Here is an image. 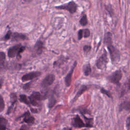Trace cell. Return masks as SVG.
Returning a JSON list of instances; mask_svg holds the SVG:
<instances>
[{
    "mask_svg": "<svg viewBox=\"0 0 130 130\" xmlns=\"http://www.w3.org/2000/svg\"><path fill=\"white\" fill-rule=\"evenodd\" d=\"M108 51L110 53V58L113 63L117 62L120 58V53L119 50L115 48L112 44L107 46Z\"/></svg>",
    "mask_w": 130,
    "mask_h": 130,
    "instance_id": "6da1fadb",
    "label": "cell"
},
{
    "mask_svg": "<svg viewBox=\"0 0 130 130\" xmlns=\"http://www.w3.org/2000/svg\"><path fill=\"white\" fill-rule=\"evenodd\" d=\"M55 8L60 10H66L71 14H73L76 12L77 5L74 1H71L68 3L56 6Z\"/></svg>",
    "mask_w": 130,
    "mask_h": 130,
    "instance_id": "7a4b0ae2",
    "label": "cell"
},
{
    "mask_svg": "<svg viewBox=\"0 0 130 130\" xmlns=\"http://www.w3.org/2000/svg\"><path fill=\"white\" fill-rule=\"evenodd\" d=\"M108 62V58L107 56V53L106 51L104 50V53L98 58V59L96 62L95 64L96 67L98 69L102 70L105 68Z\"/></svg>",
    "mask_w": 130,
    "mask_h": 130,
    "instance_id": "3957f363",
    "label": "cell"
},
{
    "mask_svg": "<svg viewBox=\"0 0 130 130\" xmlns=\"http://www.w3.org/2000/svg\"><path fill=\"white\" fill-rule=\"evenodd\" d=\"M30 104L33 106H38L39 102L43 99V96L37 91L33 92L28 98Z\"/></svg>",
    "mask_w": 130,
    "mask_h": 130,
    "instance_id": "277c9868",
    "label": "cell"
},
{
    "mask_svg": "<svg viewBox=\"0 0 130 130\" xmlns=\"http://www.w3.org/2000/svg\"><path fill=\"white\" fill-rule=\"evenodd\" d=\"M122 77V73L120 70H116L113 72L109 77V80L110 82L119 85L120 80Z\"/></svg>",
    "mask_w": 130,
    "mask_h": 130,
    "instance_id": "5b68a950",
    "label": "cell"
},
{
    "mask_svg": "<svg viewBox=\"0 0 130 130\" xmlns=\"http://www.w3.org/2000/svg\"><path fill=\"white\" fill-rule=\"evenodd\" d=\"M41 73L38 71L31 72L30 73L24 75L21 78V80L23 82L31 80H32L33 79H35L39 77V76L41 75Z\"/></svg>",
    "mask_w": 130,
    "mask_h": 130,
    "instance_id": "8992f818",
    "label": "cell"
},
{
    "mask_svg": "<svg viewBox=\"0 0 130 130\" xmlns=\"http://www.w3.org/2000/svg\"><path fill=\"white\" fill-rule=\"evenodd\" d=\"M55 80V76L53 74H49L45 77L43 80L41 85L43 87H46L48 86L51 85Z\"/></svg>",
    "mask_w": 130,
    "mask_h": 130,
    "instance_id": "52a82bcc",
    "label": "cell"
},
{
    "mask_svg": "<svg viewBox=\"0 0 130 130\" xmlns=\"http://www.w3.org/2000/svg\"><path fill=\"white\" fill-rule=\"evenodd\" d=\"M72 124L73 126L75 127L81 128L83 127H87L86 124L83 122L78 115H76L75 117L73 119Z\"/></svg>",
    "mask_w": 130,
    "mask_h": 130,
    "instance_id": "ba28073f",
    "label": "cell"
},
{
    "mask_svg": "<svg viewBox=\"0 0 130 130\" xmlns=\"http://www.w3.org/2000/svg\"><path fill=\"white\" fill-rule=\"evenodd\" d=\"M77 65V62L75 61L71 69L70 70V72L68 73V74L67 75V76H66L65 78H64V81H65V84L66 86L67 87H69L71 84V82H72V77L73 75V73L74 72V70L76 67Z\"/></svg>",
    "mask_w": 130,
    "mask_h": 130,
    "instance_id": "9c48e42d",
    "label": "cell"
},
{
    "mask_svg": "<svg viewBox=\"0 0 130 130\" xmlns=\"http://www.w3.org/2000/svg\"><path fill=\"white\" fill-rule=\"evenodd\" d=\"M21 45L20 44L14 45L10 48L8 51V55L10 58L14 57L17 56L18 51L21 47Z\"/></svg>",
    "mask_w": 130,
    "mask_h": 130,
    "instance_id": "30bf717a",
    "label": "cell"
},
{
    "mask_svg": "<svg viewBox=\"0 0 130 130\" xmlns=\"http://www.w3.org/2000/svg\"><path fill=\"white\" fill-rule=\"evenodd\" d=\"M26 39V36L22 34H20L18 32H14L12 34L11 40L12 41H23Z\"/></svg>",
    "mask_w": 130,
    "mask_h": 130,
    "instance_id": "8fae6325",
    "label": "cell"
},
{
    "mask_svg": "<svg viewBox=\"0 0 130 130\" xmlns=\"http://www.w3.org/2000/svg\"><path fill=\"white\" fill-rule=\"evenodd\" d=\"M21 117H23V121L27 123L31 124L34 122L35 118L30 115V114L28 111L25 113L23 115H22Z\"/></svg>",
    "mask_w": 130,
    "mask_h": 130,
    "instance_id": "7c38bea8",
    "label": "cell"
},
{
    "mask_svg": "<svg viewBox=\"0 0 130 130\" xmlns=\"http://www.w3.org/2000/svg\"><path fill=\"white\" fill-rule=\"evenodd\" d=\"M87 89V86L85 85H82L80 88H79V89L78 90V91H77V92L76 93V95H75L74 98L73 99V100H72V103H73L75 102L76 101V100L81 96V95L85 91H86Z\"/></svg>",
    "mask_w": 130,
    "mask_h": 130,
    "instance_id": "4fadbf2b",
    "label": "cell"
},
{
    "mask_svg": "<svg viewBox=\"0 0 130 130\" xmlns=\"http://www.w3.org/2000/svg\"><path fill=\"white\" fill-rule=\"evenodd\" d=\"M104 43L106 45L112 44V35L110 32L105 34L104 38Z\"/></svg>",
    "mask_w": 130,
    "mask_h": 130,
    "instance_id": "5bb4252c",
    "label": "cell"
},
{
    "mask_svg": "<svg viewBox=\"0 0 130 130\" xmlns=\"http://www.w3.org/2000/svg\"><path fill=\"white\" fill-rule=\"evenodd\" d=\"M126 110L130 111V101H124L121 103L119 106V111Z\"/></svg>",
    "mask_w": 130,
    "mask_h": 130,
    "instance_id": "9a60e30c",
    "label": "cell"
},
{
    "mask_svg": "<svg viewBox=\"0 0 130 130\" xmlns=\"http://www.w3.org/2000/svg\"><path fill=\"white\" fill-rule=\"evenodd\" d=\"M6 55L4 52H0V71L5 67Z\"/></svg>",
    "mask_w": 130,
    "mask_h": 130,
    "instance_id": "2e32d148",
    "label": "cell"
},
{
    "mask_svg": "<svg viewBox=\"0 0 130 130\" xmlns=\"http://www.w3.org/2000/svg\"><path fill=\"white\" fill-rule=\"evenodd\" d=\"M56 101L54 97V96L53 94H51L49 96V100H48V107L49 109L52 108L56 104Z\"/></svg>",
    "mask_w": 130,
    "mask_h": 130,
    "instance_id": "e0dca14e",
    "label": "cell"
},
{
    "mask_svg": "<svg viewBox=\"0 0 130 130\" xmlns=\"http://www.w3.org/2000/svg\"><path fill=\"white\" fill-rule=\"evenodd\" d=\"M83 71L84 72V74L85 76H88L91 72V67L89 63H86L83 67Z\"/></svg>",
    "mask_w": 130,
    "mask_h": 130,
    "instance_id": "ac0fdd59",
    "label": "cell"
},
{
    "mask_svg": "<svg viewBox=\"0 0 130 130\" xmlns=\"http://www.w3.org/2000/svg\"><path fill=\"white\" fill-rule=\"evenodd\" d=\"M43 45V43L41 41H37L36 45H35V47L37 49V52L38 54H40L42 52Z\"/></svg>",
    "mask_w": 130,
    "mask_h": 130,
    "instance_id": "d6986e66",
    "label": "cell"
},
{
    "mask_svg": "<svg viewBox=\"0 0 130 130\" xmlns=\"http://www.w3.org/2000/svg\"><path fill=\"white\" fill-rule=\"evenodd\" d=\"M19 100L21 103H23L28 106L30 105L29 99H28L27 97L24 94H20L19 95Z\"/></svg>",
    "mask_w": 130,
    "mask_h": 130,
    "instance_id": "ffe728a7",
    "label": "cell"
},
{
    "mask_svg": "<svg viewBox=\"0 0 130 130\" xmlns=\"http://www.w3.org/2000/svg\"><path fill=\"white\" fill-rule=\"evenodd\" d=\"M17 101V96H16V95L15 94V93H12L11 94H10V101H11V107L9 108L8 109V112L10 111V109H11L12 107L13 106V105L15 104V103H16Z\"/></svg>",
    "mask_w": 130,
    "mask_h": 130,
    "instance_id": "44dd1931",
    "label": "cell"
},
{
    "mask_svg": "<svg viewBox=\"0 0 130 130\" xmlns=\"http://www.w3.org/2000/svg\"><path fill=\"white\" fill-rule=\"evenodd\" d=\"M80 24L82 26H85L87 24V19L86 14H84L82 16L79 21Z\"/></svg>",
    "mask_w": 130,
    "mask_h": 130,
    "instance_id": "7402d4cb",
    "label": "cell"
},
{
    "mask_svg": "<svg viewBox=\"0 0 130 130\" xmlns=\"http://www.w3.org/2000/svg\"><path fill=\"white\" fill-rule=\"evenodd\" d=\"M5 102L3 97L1 94H0V112H2L4 111L5 109Z\"/></svg>",
    "mask_w": 130,
    "mask_h": 130,
    "instance_id": "603a6c76",
    "label": "cell"
},
{
    "mask_svg": "<svg viewBox=\"0 0 130 130\" xmlns=\"http://www.w3.org/2000/svg\"><path fill=\"white\" fill-rule=\"evenodd\" d=\"M101 92L102 93H103V94H106L107 96H108L109 98H112V95H111V93H110V91H108V90H106V89H104V88H102L101 89Z\"/></svg>",
    "mask_w": 130,
    "mask_h": 130,
    "instance_id": "cb8c5ba5",
    "label": "cell"
},
{
    "mask_svg": "<svg viewBox=\"0 0 130 130\" xmlns=\"http://www.w3.org/2000/svg\"><path fill=\"white\" fill-rule=\"evenodd\" d=\"M12 31H11L10 30H8V32H7L6 35L4 37V39H5V40H9V39H10L11 37H12Z\"/></svg>",
    "mask_w": 130,
    "mask_h": 130,
    "instance_id": "d4e9b609",
    "label": "cell"
},
{
    "mask_svg": "<svg viewBox=\"0 0 130 130\" xmlns=\"http://www.w3.org/2000/svg\"><path fill=\"white\" fill-rule=\"evenodd\" d=\"M83 30V37L88 38L90 36V30L88 29H84Z\"/></svg>",
    "mask_w": 130,
    "mask_h": 130,
    "instance_id": "484cf974",
    "label": "cell"
},
{
    "mask_svg": "<svg viewBox=\"0 0 130 130\" xmlns=\"http://www.w3.org/2000/svg\"><path fill=\"white\" fill-rule=\"evenodd\" d=\"M125 125L127 130H130V116H129L126 119Z\"/></svg>",
    "mask_w": 130,
    "mask_h": 130,
    "instance_id": "4316f807",
    "label": "cell"
},
{
    "mask_svg": "<svg viewBox=\"0 0 130 130\" xmlns=\"http://www.w3.org/2000/svg\"><path fill=\"white\" fill-rule=\"evenodd\" d=\"M25 47H24V46H21V47L20 48V49H19V51H18V54H17V58H19V57H20V54H21V53H22V52H23V51L25 50Z\"/></svg>",
    "mask_w": 130,
    "mask_h": 130,
    "instance_id": "83f0119b",
    "label": "cell"
},
{
    "mask_svg": "<svg viewBox=\"0 0 130 130\" xmlns=\"http://www.w3.org/2000/svg\"><path fill=\"white\" fill-rule=\"evenodd\" d=\"M83 37V30L80 29L78 32V40H81Z\"/></svg>",
    "mask_w": 130,
    "mask_h": 130,
    "instance_id": "f1b7e54d",
    "label": "cell"
},
{
    "mask_svg": "<svg viewBox=\"0 0 130 130\" xmlns=\"http://www.w3.org/2000/svg\"><path fill=\"white\" fill-rule=\"evenodd\" d=\"M91 50V46L89 45H85L83 47V50L85 52H89Z\"/></svg>",
    "mask_w": 130,
    "mask_h": 130,
    "instance_id": "f546056e",
    "label": "cell"
},
{
    "mask_svg": "<svg viewBox=\"0 0 130 130\" xmlns=\"http://www.w3.org/2000/svg\"><path fill=\"white\" fill-rule=\"evenodd\" d=\"M3 83V79H0V88L2 87Z\"/></svg>",
    "mask_w": 130,
    "mask_h": 130,
    "instance_id": "4dcf8cb0",
    "label": "cell"
},
{
    "mask_svg": "<svg viewBox=\"0 0 130 130\" xmlns=\"http://www.w3.org/2000/svg\"><path fill=\"white\" fill-rule=\"evenodd\" d=\"M61 130H72V129L71 128H69V127H65Z\"/></svg>",
    "mask_w": 130,
    "mask_h": 130,
    "instance_id": "1f68e13d",
    "label": "cell"
},
{
    "mask_svg": "<svg viewBox=\"0 0 130 130\" xmlns=\"http://www.w3.org/2000/svg\"><path fill=\"white\" fill-rule=\"evenodd\" d=\"M19 130H27L26 127H24V126H22Z\"/></svg>",
    "mask_w": 130,
    "mask_h": 130,
    "instance_id": "d6a6232c",
    "label": "cell"
},
{
    "mask_svg": "<svg viewBox=\"0 0 130 130\" xmlns=\"http://www.w3.org/2000/svg\"><path fill=\"white\" fill-rule=\"evenodd\" d=\"M24 1L25 2H30L31 1V0H24Z\"/></svg>",
    "mask_w": 130,
    "mask_h": 130,
    "instance_id": "836d02e7",
    "label": "cell"
},
{
    "mask_svg": "<svg viewBox=\"0 0 130 130\" xmlns=\"http://www.w3.org/2000/svg\"><path fill=\"white\" fill-rule=\"evenodd\" d=\"M2 117H2V116H0V121H1V119L2 118Z\"/></svg>",
    "mask_w": 130,
    "mask_h": 130,
    "instance_id": "e575fe53",
    "label": "cell"
},
{
    "mask_svg": "<svg viewBox=\"0 0 130 130\" xmlns=\"http://www.w3.org/2000/svg\"><path fill=\"white\" fill-rule=\"evenodd\" d=\"M128 43L129 44V46H130V39H129V42H128Z\"/></svg>",
    "mask_w": 130,
    "mask_h": 130,
    "instance_id": "d590c367",
    "label": "cell"
}]
</instances>
